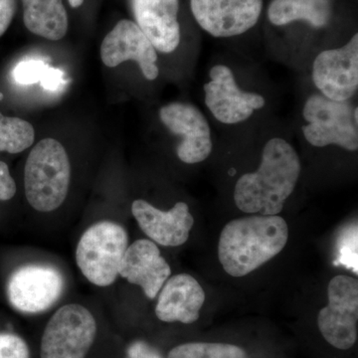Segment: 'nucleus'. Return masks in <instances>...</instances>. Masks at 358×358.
<instances>
[{"mask_svg":"<svg viewBox=\"0 0 358 358\" xmlns=\"http://www.w3.org/2000/svg\"><path fill=\"white\" fill-rule=\"evenodd\" d=\"M300 174V157L296 150L282 138H272L265 143L255 173L238 179L235 204L245 213L278 215L293 193Z\"/></svg>","mask_w":358,"mask_h":358,"instance_id":"f257e3e1","label":"nucleus"},{"mask_svg":"<svg viewBox=\"0 0 358 358\" xmlns=\"http://www.w3.org/2000/svg\"><path fill=\"white\" fill-rule=\"evenodd\" d=\"M289 239L288 224L278 215H253L226 224L218 257L225 272L244 277L277 256Z\"/></svg>","mask_w":358,"mask_h":358,"instance_id":"f03ea898","label":"nucleus"},{"mask_svg":"<svg viewBox=\"0 0 358 358\" xmlns=\"http://www.w3.org/2000/svg\"><path fill=\"white\" fill-rule=\"evenodd\" d=\"M72 167L67 150L54 138L34 145L24 167V190L34 210L49 213L63 203L69 192Z\"/></svg>","mask_w":358,"mask_h":358,"instance_id":"7ed1b4c3","label":"nucleus"},{"mask_svg":"<svg viewBox=\"0 0 358 358\" xmlns=\"http://www.w3.org/2000/svg\"><path fill=\"white\" fill-rule=\"evenodd\" d=\"M129 247L126 229L113 221H101L90 226L80 238L76 263L91 284L110 287L119 277L122 258Z\"/></svg>","mask_w":358,"mask_h":358,"instance_id":"20e7f679","label":"nucleus"},{"mask_svg":"<svg viewBox=\"0 0 358 358\" xmlns=\"http://www.w3.org/2000/svg\"><path fill=\"white\" fill-rule=\"evenodd\" d=\"M307 124L303 127L306 140L317 148L338 145L350 152L358 148V110L348 101L336 102L322 94L308 96L303 110Z\"/></svg>","mask_w":358,"mask_h":358,"instance_id":"39448f33","label":"nucleus"},{"mask_svg":"<svg viewBox=\"0 0 358 358\" xmlns=\"http://www.w3.org/2000/svg\"><path fill=\"white\" fill-rule=\"evenodd\" d=\"M96 331V319L89 308L80 303L62 306L45 326L40 358H86Z\"/></svg>","mask_w":358,"mask_h":358,"instance_id":"423d86ee","label":"nucleus"},{"mask_svg":"<svg viewBox=\"0 0 358 358\" xmlns=\"http://www.w3.org/2000/svg\"><path fill=\"white\" fill-rule=\"evenodd\" d=\"M327 296L329 303L317 317L320 334L334 348L350 350L357 341V279L336 275L329 282Z\"/></svg>","mask_w":358,"mask_h":358,"instance_id":"0eeeda50","label":"nucleus"},{"mask_svg":"<svg viewBox=\"0 0 358 358\" xmlns=\"http://www.w3.org/2000/svg\"><path fill=\"white\" fill-rule=\"evenodd\" d=\"M313 81L320 94L336 102L350 101L358 89V34L338 49L322 51L313 64Z\"/></svg>","mask_w":358,"mask_h":358,"instance_id":"6e6552de","label":"nucleus"},{"mask_svg":"<svg viewBox=\"0 0 358 358\" xmlns=\"http://www.w3.org/2000/svg\"><path fill=\"white\" fill-rule=\"evenodd\" d=\"M210 81L203 86L205 105L217 121L235 124L247 121L266 105L263 96L242 91L229 67L215 65L209 72Z\"/></svg>","mask_w":358,"mask_h":358,"instance_id":"1a4fd4ad","label":"nucleus"},{"mask_svg":"<svg viewBox=\"0 0 358 358\" xmlns=\"http://www.w3.org/2000/svg\"><path fill=\"white\" fill-rule=\"evenodd\" d=\"M64 289L62 275L50 266L28 265L13 273L7 285V296L16 310L39 313L50 308Z\"/></svg>","mask_w":358,"mask_h":358,"instance_id":"9d476101","label":"nucleus"},{"mask_svg":"<svg viewBox=\"0 0 358 358\" xmlns=\"http://www.w3.org/2000/svg\"><path fill=\"white\" fill-rule=\"evenodd\" d=\"M200 27L217 38L238 36L258 22L263 0H190Z\"/></svg>","mask_w":358,"mask_h":358,"instance_id":"9b49d317","label":"nucleus"},{"mask_svg":"<svg viewBox=\"0 0 358 358\" xmlns=\"http://www.w3.org/2000/svg\"><path fill=\"white\" fill-rule=\"evenodd\" d=\"M159 119L171 133L182 138L176 150L185 164L204 162L212 152L211 129L201 110L190 103H171L159 110Z\"/></svg>","mask_w":358,"mask_h":358,"instance_id":"f8f14e48","label":"nucleus"},{"mask_svg":"<svg viewBox=\"0 0 358 358\" xmlns=\"http://www.w3.org/2000/svg\"><path fill=\"white\" fill-rule=\"evenodd\" d=\"M101 59L110 68L126 61H134L150 81H154L159 75L157 50L134 21L121 20L108 33L101 45Z\"/></svg>","mask_w":358,"mask_h":358,"instance_id":"ddd939ff","label":"nucleus"},{"mask_svg":"<svg viewBox=\"0 0 358 358\" xmlns=\"http://www.w3.org/2000/svg\"><path fill=\"white\" fill-rule=\"evenodd\" d=\"M131 213L145 235L155 244L178 247L189 238L194 218L185 202H178L171 210L162 211L143 199L134 200Z\"/></svg>","mask_w":358,"mask_h":358,"instance_id":"4468645a","label":"nucleus"},{"mask_svg":"<svg viewBox=\"0 0 358 358\" xmlns=\"http://www.w3.org/2000/svg\"><path fill=\"white\" fill-rule=\"evenodd\" d=\"M171 268L152 240H136L129 245L122 258L119 275L143 289L150 300L159 294L171 277Z\"/></svg>","mask_w":358,"mask_h":358,"instance_id":"2eb2a0df","label":"nucleus"},{"mask_svg":"<svg viewBox=\"0 0 358 358\" xmlns=\"http://www.w3.org/2000/svg\"><path fill=\"white\" fill-rule=\"evenodd\" d=\"M136 24L162 53H173L180 43L179 0H131Z\"/></svg>","mask_w":358,"mask_h":358,"instance_id":"dca6fc26","label":"nucleus"},{"mask_svg":"<svg viewBox=\"0 0 358 358\" xmlns=\"http://www.w3.org/2000/svg\"><path fill=\"white\" fill-rule=\"evenodd\" d=\"M157 296L155 315L162 322L192 324L199 319L205 294L192 275L179 274L169 278Z\"/></svg>","mask_w":358,"mask_h":358,"instance_id":"f3484780","label":"nucleus"},{"mask_svg":"<svg viewBox=\"0 0 358 358\" xmlns=\"http://www.w3.org/2000/svg\"><path fill=\"white\" fill-rule=\"evenodd\" d=\"M23 21L30 32L51 41L64 38L68 16L62 0H21Z\"/></svg>","mask_w":358,"mask_h":358,"instance_id":"a211bd4d","label":"nucleus"},{"mask_svg":"<svg viewBox=\"0 0 358 358\" xmlns=\"http://www.w3.org/2000/svg\"><path fill=\"white\" fill-rule=\"evenodd\" d=\"M331 0H272L268 17L275 26L303 20L313 27L322 28L331 21Z\"/></svg>","mask_w":358,"mask_h":358,"instance_id":"6ab92c4d","label":"nucleus"},{"mask_svg":"<svg viewBox=\"0 0 358 358\" xmlns=\"http://www.w3.org/2000/svg\"><path fill=\"white\" fill-rule=\"evenodd\" d=\"M34 141V128L29 122L0 113V152L20 154L31 147Z\"/></svg>","mask_w":358,"mask_h":358,"instance_id":"aec40b11","label":"nucleus"},{"mask_svg":"<svg viewBox=\"0 0 358 358\" xmlns=\"http://www.w3.org/2000/svg\"><path fill=\"white\" fill-rule=\"evenodd\" d=\"M13 77L17 83H41L45 89L56 91L63 82V73L42 61H24L16 66Z\"/></svg>","mask_w":358,"mask_h":358,"instance_id":"412c9836","label":"nucleus"},{"mask_svg":"<svg viewBox=\"0 0 358 358\" xmlns=\"http://www.w3.org/2000/svg\"><path fill=\"white\" fill-rule=\"evenodd\" d=\"M167 358H248L239 346L227 343H189L176 346Z\"/></svg>","mask_w":358,"mask_h":358,"instance_id":"4be33fe9","label":"nucleus"},{"mask_svg":"<svg viewBox=\"0 0 358 358\" xmlns=\"http://www.w3.org/2000/svg\"><path fill=\"white\" fill-rule=\"evenodd\" d=\"M357 224H352L339 237L336 266H345L357 274Z\"/></svg>","mask_w":358,"mask_h":358,"instance_id":"5701e85b","label":"nucleus"},{"mask_svg":"<svg viewBox=\"0 0 358 358\" xmlns=\"http://www.w3.org/2000/svg\"><path fill=\"white\" fill-rule=\"evenodd\" d=\"M0 358H30L24 339L13 334H0Z\"/></svg>","mask_w":358,"mask_h":358,"instance_id":"b1692460","label":"nucleus"},{"mask_svg":"<svg viewBox=\"0 0 358 358\" xmlns=\"http://www.w3.org/2000/svg\"><path fill=\"white\" fill-rule=\"evenodd\" d=\"M16 183L11 176L8 166L0 162V201L13 199L16 194Z\"/></svg>","mask_w":358,"mask_h":358,"instance_id":"393cba45","label":"nucleus"},{"mask_svg":"<svg viewBox=\"0 0 358 358\" xmlns=\"http://www.w3.org/2000/svg\"><path fill=\"white\" fill-rule=\"evenodd\" d=\"M15 0H0V37L11 24L15 13Z\"/></svg>","mask_w":358,"mask_h":358,"instance_id":"a878e982","label":"nucleus"},{"mask_svg":"<svg viewBox=\"0 0 358 358\" xmlns=\"http://www.w3.org/2000/svg\"><path fill=\"white\" fill-rule=\"evenodd\" d=\"M129 358H162L159 352L143 341H136L128 350Z\"/></svg>","mask_w":358,"mask_h":358,"instance_id":"bb28decb","label":"nucleus"},{"mask_svg":"<svg viewBox=\"0 0 358 358\" xmlns=\"http://www.w3.org/2000/svg\"><path fill=\"white\" fill-rule=\"evenodd\" d=\"M69 1L70 6L73 7V8H78L84 3V0H68Z\"/></svg>","mask_w":358,"mask_h":358,"instance_id":"cd10ccee","label":"nucleus"},{"mask_svg":"<svg viewBox=\"0 0 358 358\" xmlns=\"http://www.w3.org/2000/svg\"><path fill=\"white\" fill-rule=\"evenodd\" d=\"M0 99H2V96H1V94H0Z\"/></svg>","mask_w":358,"mask_h":358,"instance_id":"c85d7f7f","label":"nucleus"}]
</instances>
